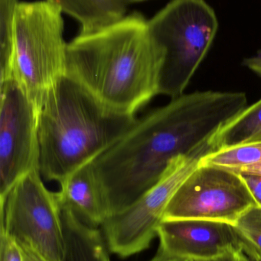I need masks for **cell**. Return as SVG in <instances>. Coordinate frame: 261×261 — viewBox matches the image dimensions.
<instances>
[{
  "label": "cell",
  "instance_id": "cell-11",
  "mask_svg": "<svg viewBox=\"0 0 261 261\" xmlns=\"http://www.w3.org/2000/svg\"><path fill=\"white\" fill-rule=\"evenodd\" d=\"M91 162L67 176L56 194L61 208H68L81 222L98 228L108 214Z\"/></svg>",
  "mask_w": 261,
  "mask_h": 261
},
{
  "label": "cell",
  "instance_id": "cell-22",
  "mask_svg": "<svg viewBox=\"0 0 261 261\" xmlns=\"http://www.w3.org/2000/svg\"><path fill=\"white\" fill-rule=\"evenodd\" d=\"M22 254L23 261H46L32 248L25 245H19Z\"/></svg>",
  "mask_w": 261,
  "mask_h": 261
},
{
  "label": "cell",
  "instance_id": "cell-12",
  "mask_svg": "<svg viewBox=\"0 0 261 261\" xmlns=\"http://www.w3.org/2000/svg\"><path fill=\"white\" fill-rule=\"evenodd\" d=\"M61 208L64 236L63 261H110L103 233L81 222L68 208Z\"/></svg>",
  "mask_w": 261,
  "mask_h": 261
},
{
  "label": "cell",
  "instance_id": "cell-23",
  "mask_svg": "<svg viewBox=\"0 0 261 261\" xmlns=\"http://www.w3.org/2000/svg\"><path fill=\"white\" fill-rule=\"evenodd\" d=\"M150 261H190V260L186 258H180V257H170V256L157 251L156 256Z\"/></svg>",
  "mask_w": 261,
  "mask_h": 261
},
{
  "label": "cell",
  "instance_id": "cell-4",
  "mask_svg": "<svg viewBox=\"0 0 261 261\" xmlns=\"http://www.w3.org/2000/svg\"><path fill=\"white\" fill-rule=\"evenodd\" d=\"M63 13L61 6L47 0L19 3L15 11L12 79L38 113L48 93L66 75Z\"/></svg>",
  "mask_w": 261,
  "mask_h": 261
},
{
  "label": "cell",
  "instance_id": "cell-9",
  "mask_svg": "<svg viewBox=\"0 0 261 261\" xmlns=\"http://www.w3.org/2000/svg\"><path fill=\"white\" fill-rule=\"evenodd\" d=\"M0 199L23 176L39 171L38 113L15 80L0 84Z\"/></svg>",
  "mask_w": 261,
  "mask_h": 261
},
{
  "label": "cell",
  "instance_id": "cell-25",
  "mask_svg": "<svg viewBox=\"0 0 261 261\" xmlns=\"http://www.w3.org/2000/svg\"><path fill=\"white\" fill-rule=\"evenodd\" d=\"M47 1L55 3V4L61 6V9H62V11H64V8H65L66 5H67V0H47Z\"/></svg>",
  "mask_w": 261,
  "mask_h": 261
},
{
  "label": "cell",
  "instance_id": "cell-26",
  "mask_svg": "<svg viewBox=\"0 0 261 261\" xmlns=\"http://www.w3.org/2000/svg\"><path fill=\"white\" fill-rule=\"evenodd\" d=\"M129 4H132V3H139V2L146 1V0H125Z\"/></svg>",
  "mask_w": 261,
  "mask_h": 261
},
{
  "label": "cell",
  "instance_id": "cell-8",
  "mask_svg": "<svg viewBox=\"0 0 261 261\" xmlns=\"http://www.w3.org/2000/svg\"><path fill=\"white\" fill-rule=\"evenodd\" d=\"M256 205L240 173L199 164L173 195L163 221L193 219L234 225L245 212Z\"/></svg>",
  "mask_w": 261,
  "mask_h": 261
},
{
  "label": "cell",
  "instance_id": "cell-20",
  "mask_svg": "<svg viewBox=\"0 0 261 261\" xmlns=\"http://www.w3.org/2000/svg\"><path fill=\"white\" fill-rule=\"evenodd\" d=\"M190 261H251L242 248L225 253L223 255L211 260H190Z\"/></svg>",
  "mask_w": 261,
  "mask_h": 261
},
{
  "label": "cell",
  "instance_id": "cell-18",
  "mask_svg": "<svg viewBox=\"0 0 261 261\" xmlns=\"http://www.w3.org/2000/svg\"><path fill=\"white\" fill-rule=\"evenodd\" d=\"M0 261H23L19 245L3 232L0 236Z\"/></svg>",
  "mask_w": 261,
  "mask_h": 261
},
{
  "label": "cell",
  "instance_id": "cell-2",
  "mask_svg": "<svg viewBox=\"0 0 261 261\" xmlns=\"http://www.w3.org/2000/svg\"><path fill=\"white\" fill-rule=\"evenodd\" d=\"M163 51L138 12L67 44L66 75L116 111L136 115L159 95Z\"/></svg>",
  "mask_w": 261,
  "mask_h": 261
},
{
  "label": "cell",
  "instance_id": "cell-14",
  "mask_svg": "<svg viewBox=\"0 0 261 261\" xmlns=\"http://www.w3.org/2000/svg\"><path fill=\"white\" fill-rule=\"evenodd\" d=\"M261 141V99L228 122L211 140L214 152Z\"/></svg>",
  "mask_w": 261,
  "mask_h": 261
},
{
  "label": "cell",
  "instance_id": "cell-13",
  "mask_svg": "<svg viewBox=\"0 0 261 261\" xmlns=\"http://www.w3.org/2000/svg\"><path fill=\"white\" fill-rule=\"evenodd\" d=\"M129 6L125 0H67L63 12L80 23L81 35H87L124 19Z\"/></svg>",
  "mask_w": 261,
  "mask_h": 261
},
{
  "label": "cell",
  "instance_id": "cell-1",
  "mask_svg": "<svg viewBox=\"0 0 261 261\" xmlns=\"http://www.w3.org/2000/svg\"><path fill=\"white\" fill-rule=\"evenodd\" d=\"M248 107L241 92L182 94L138 119L91 162L108 216L122 211L159 180L170 162L207 145Z\"/></svg>",
  "mask_w": 261,
  "mask_h": 261
},
{
  "label": "cell",
  "instance_id": "cell-10",
  "mask_svg": "<svg viewBox=\"0 0 261 261\" xmlns=\"http://www.w3.org/2000/svg\"><path fill=\"white\" fill-rule=\"evenodd\" d=\"M158 251L170 257L211 260L242 248L234 226L205 220L162 221Z\"/></svg>",
  "mask_w": 261,
  "mask_h": 261
},
{
  "label": "cell",
  "instance_id": "cell-15",
  "mask_svg": "<svg viewBox=\"0 0 261 261\" xmlns=\"http://www.w3.org/2000/svg\"><path fill=\"white\" fill-rule=\"evenodd\" d=\"M261 163V141L243 144L210 153L200 161L202 165H213L240 173Z\"/></svg>",
  "mask_w": 261,
  "mask_h": 261
},
{
  "label": "cell",
  "instance_id": "cell-7",
  "mask_svg": "<svg viewBox=\"0 0 261 261\" xmlns=\"http://www.w3.org/2000/svg\"><path fill=\"white\" fill-rule=\"evenodd\" d=\"M1 204V232L32 248L46 261H63L64 236L56 193L44 186L38 170L20 179Z\"/></svg>",
  "mask_w": 261,
  "mask_h": 261
},
{
  "label": "cell",
  "instance_id": "cell-6",
  "mask_svg": "<svg viewBox=\"0 0 261 261\" xmlns=\"http://www.w3.org/2000/svg\"><path fill=\"white\" fill-rule=\"evenodd\" d=\"M212 152L209 142L192 154L175 158L153 187L122 211L107 216L101 228L110 252L127 258L148 249L173 195Z\"/></svg>",
  "mask_w": 261,
  "mask_h": 261
},
{
  "label": "cell",
  "instance_id": "cell-3",
  "mask_svg": "<svg viewBox=\"0 0 261 261\" xmlns=\"http://www.w3.org/2000/svg\"><path fill=\"white\" fill-rule=\"evenodd\" d=\"M137 121L136 115L107 107L64 75L38 113L41 176L61 184L116 144Z\"/></svg>",
  "mask_w": 261,
  "mask_h": 261
},
{
  "label": "cell",
  "instance_id": "cell-16",
  "mask_svg": "<svg viewBox=\"0 0 261 261\" xmlns=\"http://www.w3.org/2000/svg\"><path fill=\"white\" fill-rule=\"evenodd\" d=\"M18 0H0V84L12 79L15 11Z\"/></svg>",
  "mask_w": 261,
  "mask_h": 261
},
{
  "label": "cell",
  "instance_id": "cell-21",
  "mask_svg": "<svg viewBox=\"0 0 261 261\" xmlns=\"http://www.w3.org/2000/svg\"><path fill=\"white\" fill-rule=\"evenodd\" d=\"M243 65L261 78V49L254 56L245 58L243 61Z\"/></svg>",
  "mask_w": 261,
  "mask_h": 261
},
{
  "label": "cell",
  "instance_id": "cell-19",
  "mask_svg": "<svg viewBox=\"0 0 261 261\" xmlns=\"http://www.w3.org/2000/svg\"><path fill=\"white\" fill-rule=\"evenodd\" d=\"M249 187L257 205L261 207V176L241 174Z\"/></svg>",
  "mask_w": 261,
  "mask_h": 261
},
{
  "label": "cell",
  "instance_id": "cell-5",
  "mask_svg": "<svg viewBox=\"0 0 261 261\" xmlns=\"http://www.w3.org/2000/svg\"><path fill=\"white\" fill-rule=\"evenodd\" d=\"M148 29L163 51L159 95L178 97L212 45L217 15L205 0H171L148 20Z\"/></svg>",
  "mask_w": 261,
  "mask_h": 261
},
{
  "label": "cell",
  "instance_id": "cell-17",
  "mask_svg": "<svg viewBox=\"0 0 261 261\" xmlns=\"http://www.w3.org/2000/svg\"><path fill=\"white\" fill-rule=\"evenodd\" d=\"M233 226L244 251L261 257V207L256 205L245 212Z\"/></svg>",
  "mask_w": 261,
  "mask_h": 261
},
{
  "label": "cell",
  "instance_id": "cell-24",
  "mask_svg": "<svg viewBox=\"0 0 261 261\" xmlns=\"http://www.w3.org/2000/svg\"><path fill=\"white\" fill-rule=\"evenodd\" d=\"M239 173H240V174L257 175V176H261V163L260 164L252 166V167H248V168L242 170V171L240 172Z\"/></svg>",
  "mask_w": 261,
  "mask_h": 261
}]
</instances>
